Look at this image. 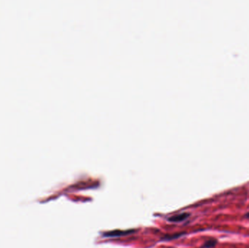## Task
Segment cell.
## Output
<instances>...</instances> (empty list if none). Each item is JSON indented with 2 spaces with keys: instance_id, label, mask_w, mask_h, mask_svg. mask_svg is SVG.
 Listing matches in <instances>:
<instances>
[{
  "instance_id": "obj_1",
  "label": "cell",
  "mask_w": 249,
  "mask_h": 248,
  "mask_svg": "<svg viewBox=\"0 0 249 248\" xmlns=\"http://www.w3.org/2000/svg\"><path fill=\"white\" fill-rule=\"evenodd\" d=\"M136 232L135 229H128V230H114V231H106L102 234V236L104 237H109V238H113V237H119V236H127L129 234H131L133 233Z\"/></svg>"
},
{
  "instance_id": "obj_2",
  "label": "cell",
  "mask_w": 249,
  "mask_h": 248,
  "mask_svg": "<svg viewBox=\"0 0 249 248\" xmlns=\"http://www.w3.org/2000/svg\"><path fill=\"white\" fill-rule=\"evenodd\" d=\"M189 215H190L189 213H180V214L174 215L171 216V217H169L168 220V221L172 222V223H179V222L186 220Z\"/></svg>"
},
{
  "instance_id": "obj_3",
  "label": "cell",
  "mask_w": 249,
  "mask_h": 248,
  "mask_svg": "<svg viewBox=\"0 0 249 248\" xmlns=\"http://www.w3.org/2000/svg\"><path fill=\"white\" fill-rule=\"evenodd\" d=\"M217 241L215 239H209V240L206 241L204 244H203V246L201 247V248H212L216 245Z\"/></svg>"
},
{
  "instance_id": "obj_4",
  "label": "cell",
  "mask_w": 249,
  "mask_h": 248,
  "mask_svg": "<svg viewBox=\"0 0 249 248\" xmlns=\"http://www.w3.org/2000/svg\"><path fill=\"white\" fill-rule=\"evenodd\" d=\"M184 233H177V234H172V235H166L163 238V240H171V239H177V238L184 235Z\"/></svg>"
},
{
  "instance_id": "obj_5",
  "label": "cell",
  "mask_w": 249,
  "mask_h": 248,
  "mask_svg": "<svg viewBox=\"0 0 249 248\" xmlns=\"http://www.w3.org/2000/svg\"><path fill=\"white\" fill-rule=\"evenodd\" d=\"M245 217L247 218H249V212H248V213H246V215H245Z\"/></svg>"
}]
</instances>
